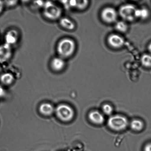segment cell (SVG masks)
I'll return each instance as SVG.
<instances>
[{"label":"cell","instance_id":"1","mask_svg":"<svg viewBox=\"0 0 151 151\" xmlns=\"http://www.w3.org/2000/svg\"><path fill=\"white\" fill-rule=\"evenodd\" d=\"M76 48V42L72 38L65 37L62 38L57 42L56 52L57 56L66 60L74 55Z\"/></svg>","mask_w":151,"mask_h":151},{"label":"cell","instance_id":"2","mask_svg":"<svg viewBox=\"0 0 151 151\" xmlns=\"http://www.w3.org/2000/svg\"><path fill=\"white\" fill-rule=\"evenodd\" d=\"M43 9V16L50 21L59 20L62 17L61 7L51 1H45Z\"/></svg>","mask_w":151,"mask_h":151},{"label":"cell","instance_id":"3","mask_svg":"<svg viewBox=\"0 0 151 151\" xmlns=\"http://www.w3.org/2000/svg\"><path fill=\"white\" fill-rule=\"evenodd\" d=\"M129 125L128 119L121 115H112L107 121V125L111 129L115 131L125 130Z\"/></svg>","mask_w":151,"mask_h":151},{"label":"cell","instance_id":"4","mask_svg":"<svg viewBox=\"0 0 151 151\" xmlns=\"http://www.w3.org/2000/svg\"><path fill=\"white\" fill-rule=\"evenodd\" d=\"M55 112L57 117L60 120L65 122L72 121L75 115L73 109L69 105L64 104L58 105Z\"/></svg>","mask_w":151,"mask_h":151},{"label":"cell","instance_id":"5","mask_svg":"<svg viewBox=\"0 0 151 151\" xmlns=\"http://www.w3.org/2000/svg\"><path fill=\"white\" fill-rule=\"evenodd\" d=\"M137 8L134 4H127L121 6L119 9L120 16L124 20L133 22L136 18V13Z\"/></svg>","mask_w":151,"mask_h":151},{"label":"cell","instance_id":"6","mask_svg":"<svg viewBox=\"0 0 151 151\" xmlns=\"http://www.w3.org/2000/svg\"><path fill=\"white\" fill-rule=\"evenodd\" d=\"M118 13L113 7H108L103 9L101 13V17L103 21L107 23H112L116 21Z\"/></svg>","mask_w":151,"mask_h":151},{"label":"cell","instance_id":"7","mask_svg":"<svg viewBox=\"0 0 151 151\" xmlns=\"http://www.w3.org/2000/svg\"><path fill=\"white\" fill-rule=\"evenodd\" d=\"M66 66V60L59 56L53 58L50 63V69L56 73L63 71Z\"/></svg>","mask_w":151,"mask_h":151},{"label":"cell","instance_id":"8","mask_svg":"<svg viewBox=\"0 0 151 151\" xmlns=\"http://www.w3.org/2000/svg\"><path fill=\"white\" fill-rule=\"evenodd\" d=\"M13 54L12 47L4 43L0 45V64L7 63L12 58Z\"/></svg>","mask_w":151,"mask_h":151},{"label":"cell","instance_id":"9","mask_svg":"<svg viewBox=\"0 0 151 151\" xmlns=\"http://www.w3.org/2000/svg\"><path fill=\"white\" fill-rule=\"evenodd\" d=\"M20 39V34L19 31L15 29H11L5 34L4 43L13 47L17 43Z\"/></svg>","mask_w":151,"mask_h":151},{"label":"cell","instance_id":"10","mask_svg":"<svg viewBox=\"0 0 151 151\" xmlns=\"http://www.w3.org/2000/svg\"><path fill=\"white\" fill-rule=\"evenodd\" d=\"M64 4L68 9H76L83 10L86 8L89 4V1L87 0L65 1Z\"/></svg>","mask_w":151,"mask_h":151},{"label":"cell","instance_id":"11","mask_svg":"<svg viewBox=\"0 0 151 151\" xmlns=\"http://www.w3.org/2000/svg\"><path fill=\"white\" fill-rule=\"evenodd\" d=\"M88 118L90 122L95 125H102L105 121L104 114L97 110H93L90 112L88 114Z\"/></svg>","mask_w":151,"mask_h":151},{"label":"cell","instance_id":"12","mask_svg":"<svg viewBox=\"0 0 151 151\" xmlns=\"http://www.w3.org/2000/svg\"><path fill=\"white\" fill-rule=\"evenodd\" d=\"M107 40L109 45L113 48H121L125 43L123 37L117 34H112L109 35Z\"/></svg>","mask_w":151,"mask_h":151},{"label":"cell","instance_id":"13","mask_svg":"<svg viewBox=\"0 0 151 151\" xmlns=\"http://www.w3.org/2000/svg\"><path fill=\"white\" fill-rule=\"evenodd\" d=\"M59 25L67 31H73L76 28V24L73 20L67 17H62L59 20Z\"/></svg>","mask_w":151,"mask_h":151},{"label":"cell","instance_id":"14","mask_svg":"<svg viewBox=\"0 0 151 151\" xmlns=\"http://www.w3.org/2000/svg\"><path fill=\"white\" fill-rule=\"evenodd\" d=\"M39 110L42 115L48 116L52 114L55 109L50 103H43L40 105Z\"/></svg>","mask_w":151,"mask_h":151},{"label":"cell","instance_id":"15","mask_svg":"<svg viewBox=\"0 0 151 151\" xmlns=\"http://www.w3.org/2000/svg\"><path fill=\"white\" fill-rule=\"evenodd\" d=\"M15 81V77L13 74L6 72L2 74L0 76V81L4 85L9 86L13 83Z\"/></svg>","mask_w":151,"mask_h":151},{"label":"cell","instance_id":"16","mask_svg":"<svg viewBox=\"0 0 151 151\" xmlns=\"http://www.w3.org/2000/svg\"><path fill=\"white\" fill-rule=\"evenodd\" d=\"M150 15V12L148 9L143 8L137 9L136 13V17L137 19H140L142 20H146L148 18Z\"/></svg>","mask_w":151,"mask_h":151},{"label":"cell","instance_id":"17","mask_svg":"<svg viewBox=\"0 0 151 151\" xmlns=\"http://www.w3.org/2000/svg\"><path fill=\"white\" fill-rule=\"evenodd\" d=\"M130 126L133 131L139 132L142 131L144 127V123L141 120L134 119L130 122Z\"/></svg>","mask_w":151,"mask_h":151},{"label":"cell","instance_id":"18","mask_svg":"<svg viewBox=\"0 0 151 151\" xmlns=\"http://www.w3.org/2000/svg\"><path fill=\"white\" fill-rule=\"evenodd\" d=\"M115 27L116 30L121 32H126L128 29V25L125 22L122 21L117 22Z\"/></svg>","mask_w":151,"mask_h":151},{"label":"cell","instance_id":"19","mask_svg":"<svg viewBox=\"0 0 151 151\" xmlns=\"http://www.w3.org/2000/svg\"><path fill=\"white\" fill-rule=\"evenodd\" d=\"M141 61L142 64L144 67L151 68V55L149 54H144L142 56Z\"/></svg>","mask_w":151,"mask_h":151},{"label":"cell","instance_id":"20","mask_svg":"<svg viewBox=\"0 0 151 151\" xmlns=\"http://www.w3.org/2000/svg\"><path fill=\"white\" fill-rule=\"evenodd\" d=\"M102 111L103 113L105 115H112L113 112V106L109 104H105L102 106Z\"/></svg>","mask_w":151,"mask_h":151},{"label":"cell","instance_id":"21","mask_svg":"<svg viewBox=\"0 0 151 151\" xmlns=\"http://www.w3.org/2000/svg\"><path fill=\"white\" fill-rule=\"evenodd\" d=\"M4 6L7 7H13L15 6L18 4L17 1H4Z\"/></svg>","mask_w":151,"mask_h":151},{"label":"cell","instance_id":"22","mask_svg":"<svg viewBox=\"0 0 151 151\" xmlns=\"http://www.w3.org/2000/svg\"><path fill=\"white\" fill-rule=\"evenodd\" d=\"M5 7L4 1H0V14L2 13L3 10Z\"/></svg>","mask_w":151,"mask_h":151},{"label":"cell","instance_id":"23","mask_svg":"<svg viewBox=\"0 0 151 151\" xmlns=\"http://www.w3.org/2000/svg\"><path fill=\"white\" fill-rule=\"evenodd\" d=\"M144 151H151V143H148L144 146Z\"/></svg>","mask_w":151,"mask_h":151},{"label":"cell","instance_id":"24","mask_svg":"<svg viewBox=\"0 0 151 151\" xmlns=\"http://www.w3.org/2000/svg\"><path fill=\"white\" fill-rule=\"evenodd\" d=\"M5 94V91L2 86L0 85V97H3Z\"/></svg>","mask_w":151,"mask_h":151},{"label":"cell","instance_id":"25","mask_svg":"<svg viewBox=\"0 0 151 151\" xmlns=\"http://www.w3.org/2000/svg\"><path fill=\"white\" fill-rule=\"evenodd\" d=\"M148 49L149 52L151 54V42L149 44L148 46Z\"/></svg>","mask_w":151,"mask_h":151}]
</instances>
